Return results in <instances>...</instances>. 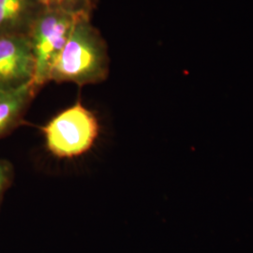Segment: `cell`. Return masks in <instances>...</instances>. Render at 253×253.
I'll return each instance as SVG.
<instances>
[{
	"label": "cell",
	"mask_w": 253,
	"mask_h": 253,
	"mask_svg": "<svg viewBox=\"0 0 253 253\" xmlns=\"http://www.w3.org/2000/svg\"><path fill=\"white\" fill-rule=\"evenodd\" d=\"M108 47L91 15L79 19L52 67L49 82L95 84L108 77Z\"/></svg>",
	"instance_id": "obj_1"
},
{
	"label": "cell",
	"mask_w": 253,
	"mask_h": 253,
	"mask_svg": "<svg viewBox=\"0 0 253 253\" xmlns=\"http://www.w3.org/2000/svg\"><path fill=\"white\" fill-rule=\"evenodd\" d=\"M97 117L78 100L42 127L47 150L58 159L71 160L87 153L100 135Z\"/></svg>",
	"instance_id": "obj_2"
},
{
	"label": "cell",
	"mask_w": 253,
	"mask_h": 253,
	"mask_svg": "<svg viewBox=\"0 0 253 253\" xmlns=\"http://www.w3.org/2000/svg\"><path fill=\"white\" fill-rule=\"evenodd\" d=\"M84 15L61 9L42 8L27 37L35 61L33 84L41 90L49 83L55 59L73 31L76 22Z\"/></svg>",
	"instance_id": "obj_3"
},
{
	"label": "cell",
	"mask_w": 253,
	"mask_h": 253,
	"mask_svg": "<svg viewBox=\"0 0 253 253\" xmlns=\"http://www.w3.org/2000/svg\"><path fill=\"white\" fill-rule=\"evenodd\" d=\"M35 61L27 35H0V86L33 83Z\"/></svg>",
	"instance_id": "obj_4"
},
{
	"label": "cell",
	"mask_w": 253,
	"mask_h": 253,
	"mask_svg": "<svg viewBox=\"0 0 253 253\" xmlns=\"http://www.w3.org/2000/svg\"><path fill=\"white\" fill-rule=\"evenodd\" d=\"M39 91L33 83L13 88L0 86V139L22 124Z\"/></svg>",
	"instance_id": "obj_5"
},
{
	"label": "cell",
	"mask_w": 253,
	"mask_h": 253,
	"mask_svg": "<svg viewBox=\"0 0 253 253\" xmlns=\"http://www.w3.org/2000/svg\"><path fill=\"white\" fill-rule=\"evenodd\" d=\"M42 7L38 0H0V35H27Z\"/></svg>",
	"instance_id": "obj_6"
},
{
	"label": "cell",
	"mask_w": 253,
	"mask_h": 253,
	"mask_svg": "<svg viewBox=\"0 0 253 253\" xmlns=\"http://www.w3.org/2000/svg\"><path fill=\"white\" fill-rule=\"evenodd\" d=\"M42 8L91 15L97 0H38Z\"/></svg>",
	"instance_id": "obj_7"
},
{
	"label": "cell",
	"mask_w": 253,
	"mask_h": 253,
	"mask_svg": "<svg viewBox=\"0 0 253 253\" xmlns=\"http://www.w3.org/2000/svg\"><path fill=\"white\" fill-rule=\"evenodd\" d=\"M14 179V168L9 161L0 159V210L6 192Z\"/></svg>",
	"instance_id": "obj_8"
}]
</instances>
